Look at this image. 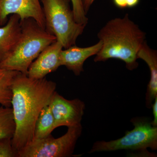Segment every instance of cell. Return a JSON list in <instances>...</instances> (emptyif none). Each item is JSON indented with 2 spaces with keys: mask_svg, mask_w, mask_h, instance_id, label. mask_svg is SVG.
<instances>
[{
  "mask_svg": "<svg viewBox=\"0 0 157 157\" xmlns=\"http://www.w3.org/2000/svg\"><path fill=\"white\" fill-rule=\"evenodd\" d=\"M113 2L114 5L120 9L127 8L126 0H113Z\"/></svg>",
  "mask_w": 157,
  "mask_h": 157,
  "instance_id": "cell-20",
  "label": "cell"
},
{
  "mask_svg": "<svg viewBox=\"0 0 157 157\" xmlns=\"http://www.w3.org/2000/svg\"><path fill=\"white\" fill-rule=\"evenodd\" d=\"M15 130L12 108L0 106V138H12Z\"/></svg>",
  "mask_w": 157,
  "mask_h": 157,
  "instance_id": "cell-15",
  "label": "cell"
},
{
  "mask_svg": "<svg viewBox=\"0 0 157 157\" xmlns=\"http://www.w3.org/2000/svg\"><path fill=\"white\" fill-rule=\"evenodd\" d=\"M56 88V83L45 77L35 79L19 73L14 78L11 107L15 130L12 144L17 152L33 139L37 118Z\"/></svg>",
  "mask_w": 157,
  "mask_h": 157,
  "instance_id": "cell-1",
  "label": "cell"
},
{
  "mask_svg": "<svg viewBox=\"0 0 157 157\" xmlns=\"http://www.w3.org/2000/svg\"><path fill=\"white\" fill-rule=\"evenodd\" d=\"M131 122L134 128L127 131L123 137L110 141H96L89 153L121 150L144 151L148 148L157 150V127L153 126L145 118H134Z\"/></svg>",
  "mask_w": 157,
  "mask_h": 157,
  "instance_id": "cell-5",
  "label": "cell"
},
{
  "mask_svg": "<svg viewBox=\"0 0 157 157\" xmlns=\"http://www.w3.org/2000/svg\"><path fill=\"white\" fill-rule=\"evenodd\" d=\"M63 48L57 41L48 45L32 63L27 75L30 78L41 79L56 71L61 66L60 54Z\"/></svg>",
  "mask_w": 157,
  "mask_h": 157,
  "instance_id": "cell-9",
  "label": "cell"
},
{
  "mask_svg": "<svg viewBox=\"0 0 157 157\" xmlns=\"http://www.w3.org/2000/svg\"><path fill=\"white\" fill-rule=\"evenodd\" d=\"M21 33L14 49L0 62V68L27 74L32 63L56 38L32 18L20 21Z\"/></svg>",
  "mask_w": 157,
  "mask_h": 157,
  "instance_id": "cell-3",
  "label": "cell"
},
{
  "mask_svg": "<svg viewBox=\"0 0 157 157\" xmlns=\"http://www.w3.org/2000/svg\"><path fill=\"white\" fill-rule=\"evenodd\" d=\"M17 14L20 21L35 20L45 29V20L40 0H0V26L5 25L10 14Z\"/></svg>",
  "mask_w": 157,
  "mask_h": 157,
  "instance_id": "cell-8",
  "label": "cell"
},
{
  "mask_svg": "<svg viewBox=\"0 0 157 157\" xmlns=\"http://www.w3.org/2000/svg\"><path fill=\"white\" fill-rule=\"evenodd\" d=\"M137 59L144 61L150 71V80L147 86L146 94V106L150 108L155 98L157 97V52L151 48L146 41L141 46L138 53Z\"/></svg>",
  "mask_w": 157,
  "mask_h": 157,
  "instance_id": "cell-12",
  "label": "cell"
},
{
  "mask_svg": "<svg viewBox=\"0 0 157 157\" xmlns=\"http://www.w3.org/2000/svg\"><path fill=\"white\" fill-rule=\"evenodd\" d=\"M54 119L55 128L81 124L85 104L78 99L69 100L55 92L48 104Z\"/></svg>",
  "mask_w": 157,
  "mask_h": 157,
  "instance_id": "cell-7",
  "label": "cell"
},
{
  "mask_svg": "<svg viewBox=\"0 0 157 157\" xmlns=\"http://www.w3.org/2000/svg\"><path fill=\"white\" fill-rule=\"evenodd\" d=\"M54 119L48 105L42 109L35 124L33 138L39 139L51 135L55 130Z\"/></svg>",
  "mask_w": 157,
  "mask_h": 157,
  "instance_id": "cell-14",
  "label": "cell"
},
{
  "mask_svg": "<svg viewBox=\"0 0 157 157\" xmlns=\"http://www.w3.org/2000/svg\"><path fill=\"white\" fill-rule=\"evenodd\" d=\"M140 0H126L127 8H133L138 5Z\"/></svg>",
  "mask_w": 157,
  "mask_h": 157,
  "instance_id": "cell-21",
  "label": "cell"
},
{
  "mask_svg": "<svg viewBox=\"0 0 157 157\" xmlns=\"http://www.w3.org/2000/svg\"><path fill=\"white\" fill-rule=\"evenodd\" d=\"M151 107L154 116L153 121L151 122V124L153 126L157 127V97L155 98Z\"/></svg>",
  "mask_w": 157,
  "mask_h": 157,
  "instance_id": "cell-18",
  "label": "cell"
},
{
  "mask_svg": "<svg viewBox=\"0 0 157 157\" xmlns=\"http://www.w3.org/2000/svg\"><path fill=\"white\" fill-rule=\"evenodd\" d=\"M82 5L84 8L86 14H87V12L89 11L91 6L92 5L95 0H82Z\"/></svg>",
  "mask_w": 157,
  "mask_h": 157,
  "instance_id": "cell-19",
  "label": "cell"
},
{
  "mask_svg": "<svg viewBox=\"0 0 157 157\" xmlns=\"http://www.w3.org/2000/svg\"><path fill=\"white\" fill-rule=\"evenodd\" d=\"M21 33L20 18L11 14L5 25L0 27V62L14 49Z\"/></svg>",
  "mask_w": 157,
  "mask_h": 157,
  "instance_id": "cell-11",
  "label": "cell"
},
{
  "mask_svg": "<svg viewBox=\"0 0 157 157\" xmlns=\"http://www.w3.org/2000/svg\"><path fill=\"white\" fill-rule=\"evenodd\" d=\"M72 2L74 18L76 22L80 24L86 25L88 18L85 12L82 0H70Z\"/></svg>",
  "mask_w": 157,
  "mask_h": 157,
  "instance_id": "cell-16",
  "label": "cell"
},
{
  "mask_svg": "<svg viewBox=\"0 0 157 157\" xmlns=\"http://www.w3.org/2000/svg\"><path fill=\"white\" fill-rule=\"evenodd\" d=\"M70 0H41L45 29L56 38L66 49L76 45L86 26L76 22Z\"/></svg>",
  "mask_w": 157,
  "mask_h": 157,
  "instance_id": "cell-4",
  "label": "cell"
},
{
  "mask_svg": "<svg viewBox=\"0 0 157 157\" xmlns=\"http://www.w3.org/2000/svg\"><path fill=\"white\" fill-rule=\"evenodd\" d=\"M102 42H99L89 47H78L76 45L62 50L61 65L72 71L76 76H79L83 71L84 62L90 57L95 56L101 50Z\"/></svg>",
  "mask_w": 157,
  "mask_h": 157,
  "instance_id": "cell-10",
  "label": "cell"
},
{
  "mask_svg": "<svg viewBox=\"0 0 157 157\" xmlns=\"http://www.w3.org/2000/svg\"><path fill=\"white\" fill-rule=\"evenodd\" d=\"M0 157H17V151L12 145V138H0Z\"/></svg>",
  "mask_w": 157,
  "mask_h": 157,
  "instance_id": "cell-17",
  "label": "cell"
},
{
  "mask_svg": "<svg viewBox=\"0 0 157 157\" xmlns=\"http://www.w3.org/2000/svg\"><path fill=\"white\" fill-rule=\"evenodd\" d=\"M67 133L56 138L51 135L33 138L17 152V157H69L74 150L82 132L81 124L68 127Z\"/></svg>",
  "mask_w": 157,
  "mask_h": 157,
  "instance_id": "cell-6",
  "label": "cell"
},
{
  "mask_svg": "<svg viewBox=\"0 0 157 157\" xmlns=\"http://www.w3.org/2000/svg\"><path fill=\"white\" fill-rule=\"evenodd\" d=\"M102 47L96 55L95 62L116 59L124 62L128 70L138 67L137 53L146 40V33L126 14L109 20L98 34Z\"/></svg>",
  "mask_w": 157,
  "mask_h": 157,
  "instance_id": "cell-2",
  "label": "cell"
},
{
  "mask_svg": "<svg viewBox=\"0 0 157 157\" xmlns=\"http://www.w3.org/2000/svg\"><path fill=\"white\" fill-rule=\"evenodd\" d=\"M20 72L0 68V105L11 107L12 85Z\"/></svg>",
  "mask_w": 157,
  "mask_h": 157,
  "instance_id": "cell-13",
  "label": "cell"
}]
</instances>
